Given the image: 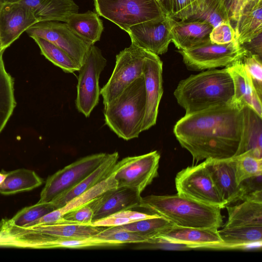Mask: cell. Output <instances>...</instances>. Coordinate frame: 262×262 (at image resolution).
Here are the masks:
<instances>
[{
    "mask_svg": "<svg viewBox=\"0 0 262 262\" xmlns=\"http://www.w3.org/2000/svg\"><path fill=\"white\" fill-rule=\"evenodd\" d=\"M243 106L233 101L185 114L173 127L181 146L197 162L236 156L244 129Z\"/></svg>",
    "mask_w": 262,
    "mask_h": 262,
    "instance_id": "1",
    "label": "cell"
},
{
    "mask_svg": "<svg viewBox=\"0 0 262 262\" xmlns=\"http://www.w3.org/2000/svg\"><path fill=\"white\" fill-rule=\"evenodd\" d=\"M173 94L187 114L232 103L234 86L226 68L210 69L182 80Z\"/></svg>",
    "mask_w": 262,
    "mask_h": 262,
    "instance_id": "2",
    "label": "cell"
},
{
    "mask_svg": "<svg viewBox=\"0 0 262 262\" xmlns=\"http://www.w3.org/2000/svg\"><path fill=\"white\" fill-rule=\"evenodd\" d=\"M139 208L163 216L179 227L218 229L223 225L221 208L200 203L177 194L142 197Z\"/></svg>",
    "mask_w": 262,
    "mask_h": 262,
    "instance_id": "3",
    "label": "cell"
},
{
    "mask_svg": "<svg viewBox=\"0 0 262 262\" xmlns=\"http://www.w3.org/2000/svg\"><path fill=\"white\" fill-rule=\"evenodd\" d=\"M146 105L143 75L104 105L105 124L125 140L138 138L142 132Z\"/></svg>",
    "mask_w": 262,
    "mask_h": 262,
    "instance_id": "4",
    "label": "cell"
},
{
    "mask_svg": "<svg viewBox=\"0 0 262 262\" xmlns=\"http://www.w3.org/2000/svg\"><path fill=\"white\" fill-rule=\"evenodd\" d=\"M101 16L127 32L132 26L161 19L168 14L159 0H94Z\"/></svg>",
    "mask_w": 262,
    "mask_h": 262,
    "instance_id": "5",
    "label": "cell"
},
{
    "mask_svg": "<svg viewBox=\"0 0 262 262\" xmlns=\"http://www.w3.org/2000/svg\"><path fill=\"white\" fill-rule=\"evenodd\" d=\"M187 69L193 71L227 67L241 60L248 51L235 40L225 44L210 40L193 48L178 50Z\"/></svg>",
    "mask_w": 262,
    "mask_h": 262,
    "instance_id": "6",
    "label": "cell"
},
{
    "mask_svg": "<svg viewBox=\"0 0 262 262\" xmlns=\"http://www.w3.org/2000/svg\"><path fill=\"white\" fill-rule=\"evenodd\" d=\"M175 185L177 194L182 197L221 209L227 206L204 162L179 171L175 178Z\"/></svg>",
    "mask_w": 262,
    "mask_h": 262,
    "instance_id": "7",
    "label": "cell"
},
{
    "mask_svg": "<svg viewBox=\"0 0 262 262\" xmlns=\"http://www.w3.org/2000/svg\"><path fill=\"white\" fill-rule=\"evenodd\" d=\"M147 50L133 43L116 56V63L107 83L100 90L105 105L116 98L138 78L143 75V69Z\"/></svg>",
    "mask_w": 262,
    "mask_h": 262,
    "instance_id": "8",
    "label": "cell"
},
{
    "mask_svg": "<svg viewBox=\"0 0 262 262\" xmlns=\"http://www.w3.org/2000/svg\"><path fill=\"white\" fill-rule=\"evenodd\" d=\"M107 154L101 152L81 158L47 178L38 203H49L68 191L96 169Z\"/></svg>",
    "mask_w": 262,
    "mask_h": 262,
    "instance_id": "9",
    "label": "cell"
},
{
    "mask_svg": "<svg viewBox=\"0 0 262 262\" xmlns=\"http://www.w3.org/2000/svg\"><path fill=\"white\" fill-rule=\"evenodd\" d=\"M160 159L159 153L155 150L117 161L111 173L117 187H128L141 193L158 176Z\"/></svg>",
    "mask_w": 262,
    "mask_h": 262,
    "instance_id": "10",
    "label": "cell"
},
{
    "mask_svg": "<svg viewBox=\"0 0 262 262\" xmlns=\"http://www.w3.org/2000/svg\"><path fill=\"white\" fill-rule=\"evenodd\" d=\"M106 65V60L100 49L91 45L86 60L78 71L75 100L77 109L85 117L90 116L98 103L100 95L99 79Z\"/></svg>",
    "mask_w": 262,
    "mask_h": 262,
    "instance_id": "11",
    "label": "cell"
},
{
    "mask_svg": "<svg viewBox=\"0 0 262 262\" xmlns=\"http://www.w3.org/2000/svg\"><path fill=\"white\" fill-rule=\"evenodd\" d=\"M26 32L30 37H41L66 52L81 67L86 60L91 44L84 41L69 28L66 23L40 21Z\"/></svg>",
    "mask_w": 262,
    "mask_h": 262,
    "instance_id": "12",
    "label": "cell"
},
{
    "mask_svg": "<svg viewBox=\"0 0 262 262\" xmlns=\"http://www.w3.org/2000/svg\"><path fill=\"white\" fill-rule=\"evenodd\" d=\"M172 20L167 14L161 19L134 25L126 32L135 45L158 55L163 54L171 42Z\"/></svg>",
    "mask_w": 262,
    "mask_h": 262,
    "instance_id": "13",
    "label": "cell"
},
{
    "mask_svg": "<svg viewBox=\"0 0 262 262\" xmlns=\"http://www.w3.org/2000/svg\"><path fill=\"white\" fill-rule=\"evenodd\" d=\"M162 70L163 62L159 56L147 51L143 69L146 105L142 132L149 129L156 123L159 106L163 93Z\"/></svg>",
    "mask_w": 262,
    "mask_h": 262,
    "instance_id": "14",
    "label": "cell"
},
{
    "mask_svg": "<svg viewBox=\"0 0 262 262\" xmlns=\"http://www.w3.org/2000/svg\"><path fill=\"white\" fill-rule=\"evenodd\" d=\"M141 198V193L130 188L110 189L87 204L93 212L92 223L123 210L139 208Z\"/></svg>",
    "mask_w": 262,
    "mask_h": 262,
    "instance_id": "15",
    "label": "cell"
},
{
    "mask_svg": "<svg viewBox=\"0 0 262 262\" xmlns=\"http://www.w3.org/2000/svg\"><path fill=\"white\" fill-rule=\"evenodd\" d=\"M38 22L33 11L20 3L0 5V40L5 50Z\"/></svg>",
    "mask_w": 262,
    "mask_h": 262,
    "instance_id": "16",
    "label": "cell"
},
{
    "mask_svg": "<svg viewBox=\"0 0 262 262\" xmlns=\"http://www.w3.org/2000/svg\"><path fill=\"white\" fill-rule=\"evenodd\" d=\"M204 162L227 206L238 200L243 201L246 194V188L242 183L238 184L236 182L232 157L224 159H207Z\"/></svg>",
    "mask_w": 262,
    "mask_h": 262,
    "instance_id": "17",
    "label": "cell"
},
{
    "mask_svg": "<svg viewBox=\"0 0 262 262\" xmlns=\"http://www.w3.org/2000/svg\"><path fill=\"white\" fill-rule=\"evenodd\" d=\"M217 229L216 228H200L174 226L155 238L170 244L184 245L189 249H207L210 246L223 243Z\"/></svg>",
    "mask_w": 262,
    "mask_h": 262,
    "instance_id": "18",
    "label": "cell"
},
{
    "mask_svg": "<svg viewBox=\"0 0 262 262\" xmlns=\"http://www.w3.org/2000/svg\"><path fill=\"white\" fill-rule=\"evenodd\" d=\"M202 21L179 20L173 19L171 28V42L178 50H187L210 40L213 29Z\"/></svg>",
    "mask_w": 262,
    "mask_h": 262,
    "instance_id": "19",
    "label": "cell"
},
{
    "mask_svg": "<svg viewBox=\"0 0 262 262\" xmlns=\"http://www.w3.org/2000/svg\"><path fill=\"white\" fill-rule=\"evenodd\" d=\"M242 60L225 67L233 83V101L241 106L248 105L262 117V98L257 94Z\"/></svg>",
    "mask_w": 262,
    "mask_h": 262,
    "instance_id": "20",
    "label": "cell"
},
{
    "mask_svg": "<svg viewBox=\"0 0 262 262\" xmlns=\"http://www.w3.org/2000/svg\"><path fill=\"white\" fill-rule=\"evenodd\" d=\"M115 187H117V183L111 173L106 179L72 199L64 206L46 214L29 224L26 227L58 223L66 213L88 204L103 192Z\"/></svg>",
    "mask_w": 262,
    "mask_h": 262,
    "instance_id": "21",
    "label": "cell"
},
{
    "mask_svg": "<svg viewBox=\"0 0 262 262\" xmlns=\"http://www.w3.org/2000/svg\"><path fill=\"white\" fill-rule=\"evenodd\" d=\"M118 159L119 154L117 151L107 154V156L103 162L89 176L77 185L59 195L51 202L54 209H58L64 206L72 199L82 194L108 178L111 174L112 171Z\"/></svg>",
    "mask_w": 262,
    "mask_h": 262,
    "instance_id": "22",
    "label": "cell"
},
{
    "mask_svg": "<svg viewBox=\"0 0 262 262\" xmlns=\"http://www.w3.org/2000/svg\"><path fill=\"white\" fill-rule=\"evenodd\" d=\"M223 243L210 246L208 249H243L253 245H261L262 226L224 227L218 230Z\"/></svg>",
    "mask_w": 262,
    "mask_h": 262,
    "instance_id": "23",
    "label": "cell"
},
{
    "mask_svg": "<svg viewBox=\"0 0 262 262\" xmlns=\"http://www.w3.org/2000/svg\"><path fill=\"white\" fill-rule=\"evenodd\" d=\"M235 40L243 45L262 31V0H252L244 8L234 28Z\"/></svg>",
    "mask_w": 262,
    "mask_h": 262,
    "instance_id": "24",
    "label": "cell"
},
{
    "mask_svg": "<svg viewBox=\"0 0 262 262\" xmlns=\"http://www.w3.org/2000/svg\"><path fill=\"white\" fill-rule=\"evenodd\" d=\"M66 23L73 33L91 45L100 40L104 29L98 14L91 11L74 14Z\"/></svg>",
    "mask_w": 262,
    "mask_h": 262,
    "instance_id": "25",
    "label": "cell"
},
{
    "mask_svg": "<svg viewBox=\"0 0 262 262\" xmlns=\"http://www.w3.org/2000/svg\"><path fill=\"white\" fill-rule=\"evenodd\" d=\"M24 228L57 238H86L96 235L107 227L79 224H50Z\"/></svg>",
    "mask_w": 262,
    "mask_h": 262,
    "instance_id": "26",
    "label": "cell"
},
{
    "mask_svg": "<svg viewBox=\"0 0 262 262\" xmlns=\"http://www.w3.org/2000/svg\"><path fill=\"white\" fill-rule=\"evenodd\" d=\"M243 111V133L236 156L251 149L262 151V117L248 105Z\"/></svg>",
    "mask_w": 262,
    "mask_h": 262,
    "instance_id": "27",
    "label": "cell"
},
{
    "mask_svg": "<svg viewBox=\"0 0 262 262\" xmlns=\"http://www.w3.org/2000/svg\"><path fill=\"white\" fill-rule=\"evenodd\" d=\"M226 208L228 219L224 227L262 226V202L245 200L240 204Z\"/></svg>",
    "mask_w": 262,
    "mask_h": 262,
    "instance_id": "28",
    "label": "cell"
},
{
    "mask_svg": "<svg viewBox=\"0 0 262 262\" xmlns=\"http://www.w3.org/2000/svg\"><path fill=\"white\" fill-rule=\"evenodd\" d=\"M42 179L33 170L20 168L7 171V177L0 185V193L10 195L32 190L40 186Z\"/></svg>",
    "mask_w": 262,
    "mask_h": 262,
    "instance_id": "29",
    "label": "cell"
},
{
    "mask_svg": "<svg viewBox=\"0 0 262 262\" xmlns=\"http://www.w3.org/2000/svg\"><path fill=\"white\" fill-rule=\"evenodd\" d=\"M79 7L74 0H43L34 12L38 20L66 23L68 18L78 13Z\"/></svg>",
    "mask_w": 262,
    "mask_h": 262,
    "instance_id": "30",
    "label": "cell"
},
{
    "mask_svg": "<svg viewBox=\"0 0 262 262\" xmlns=\"http://www.w3.org/2000/svg\"><path fill=\"white\" fill-rule=\"evenodd\" d=\"M14 80L7 71L3 56L0 57V134L16 106Z\"/></svg>",
    "mask_w": 262,
    "mask_h": 262,
    "instance_id": "31",
    "label": "cell"
},
{
    "mask_svg": "<svg viewBox=\"0 0 262 262\" xmlns=\"http://www.w3.org/2000/svg\"><path fill=\"white\" fill-rule=\"evenodd\" d=\"M232 158L238 184L249 178L261 176L262 151L251 149Z\"/></svg>",
    "mask_w": 262,
    "mask_h": 262,
    "instance_id": "32",
    "label": "cell"
},
{
    "mask_svg": "<svg viewBox=\"0 0 262 262\" xmlns=\"http://www.w3.org/2000/svg\"><path fill=\"white\" fill-rule=\"evenodd\" d=\"M186 20L205 21L213 28L230 21L223 0H198L194 14Z\"/></svg>",
    "mask_w": 262,
    "mask_h": 262,
    "instance_id": "33",
    "label": "cell"
},
{
    "mask_svg": "<svg viewBox=\"0 0 262 262\" xmlns=\"http://www.w3.org/2000/svg\"><path fill=\"white\" fill-rule=\"evenodd\" d=\"M174 226L163 216L155 214L151 217L118 226L125 230L137 233L145 237L148 241L169 230Z\"/></svg>",
    "mask_w": 262,
    "mask_h": 262,
    "instance_id": "34",
    "label": "cell"
},
{
    "mask_svg": "<svg viewBox=\"0 0 262 262\" xmlns=\"http://www.w3.org/2000/svg\"><path fill=\"white\" fill-rule=\"evenodd\" d=\"M31 38L39 47L41 54L64 72L73 73L79 70L80 66L64 50L41 37Z\"/></svg>",
    "mask_w": 262,
    "mask_h": 262,
    "instance_id": "35",
    "label": "cell"
},
{
    "mask_svg": "<svg viewBox=\"0 0 262 262\" xmlns=\"http://www.w3.org/2000/svg\"><path fill=\"white\" fill-rule=\"evenodd\" d=\"M51 203H37L19 210L11 219H3L7 224L17 227H24L31 222L54 210Z\"/></svg>",
    "mask_w": 262,
    "mask_h": 262,
    "instance_id": "36",
    "label": "cell"
},
{
    "mask_svg": "<svg viewBox=\"0 0 262 262\" xmlns=\"http://www.w3.org/2000/svg\"><path fill=\"white\" fill-rule=\"evenodd\" d=\"M94 236L100 239L115 242L121 245L125 244H139L147 241L144 236L137 233L122 229L119 226L107 227Z\"/></svg>",
    "mask_w": 262,
    "mask_h": 262,
    "instance_id": "37",
    "label": "cell"
},
{
    "mask_svg": "<svg viewBox=\"0 0 262 262\" xmlns=\"http://www.w3.org/2000/svg\"><path fill=\"white\" fill-rule=\"evenodd\" d=\"M242 61L257 94L262 98L261 57L257 55L248 52L243 58Z\"/></svg>",
    "mask_w": 262,
    "mask_h": 262,
    "instance_id": "38",
    "label": "cell"
},
{
    "mask_svg": "<svg viewBox=\"0 0 262 262\" xmlns=\"http://www.w3.org/2000/svg\"><path fill=\"white\" fill-rule=\"evenodd\" d=\"M93 212L86 204L64 214L56 224L92 225Z\"/></svg>",
    "mask_w": 262,
    "mask_h": 262,
    "instance_id": "39",
    "label": "cell"
},
{
    "mask_svg": "<svg viewBox=\"0 0 262 262\" xmlns=\"http://www.w3.org/2000/svg\"><path fill=\"white\" fill-rule=\"evenodd\" d=\"M197 1L198 0H172L169 16L174 19L188 20L195 12Z\"/></svg>",
    "mask_w": 262,
    "mask_h": 262,
    "instance_id": "40",
    "label": "cell"
},
{
    "mask_svg": "<svg viewBox=\"0 0 262 262\" xmlns=\"http://www.w3.org/2000/svg\"><path fill=\"white\" fill-rule=\"evenodd\" d=\"M211 42L225 44L235 40L234 29L231 21L223 23L213 28L209 35Z\"/></svg>",
    "mask_w": 262,
    "mask_h": 262,
    "instance_id": "41",
    "label": "cell"
},
{
    "mask_svg": "<svg viewBox=\"0 0 262 262\" xmlns=\"http://www.w3.org/2000/svg\"><path fill=\"white\" fill-rule=\"evenodd\" d=\"M229 19L236 23L242 12L250 0H223Z\"/></svg>",
    "mask_w": 262,
    "mask_h": 262,
    "instance_id": "42",
    "label": "cell"
},
{
    "mask_svg": "<svg viewBox=\"0 0 262 262\" xmlns=\"http://www.w3.org/2000/svg\"><path fill=\"white\" fill-rule=\"evenodd\" d=\"M134 222L126 217L108 216L92 223V225L98 227H111L121 226Z\"/></svg>",
    "mask_w": 262,
    "mask_h": 262,
    "instance_id": "43",
    "label": "cell"
},
{
    "mask_svg": "<svg viewBox=\"0 0 262 262\" xmlns=\"http://www.w3.org/2000/svg\"><path fill=\"white\" fill-rule=\"evenodd\" d=\"M155 214H149L143 212L132 210H125L114 214L110 216L126 217L133 221L151 217Z\"/></svg>",
    "mask_w": 262,
    "mask_h": 262,
    "instance_id": "44",
    "label": "cell"
},
{
    "mask_svg": "<svg viewBox=\"0 0 262 262\" xmlns=\"http://www.w3.org/2000/svg\"><path fill=\"white\" fill-rule=\"evenodd\" d=\"M43 1V0H23L19 3L30 8L34 13Z\"/></svg>",
    "mask_w": 262,
    "mask_h": 262,
    "instance_id": "45",
    "label": "cell"
},
{
    "mask_svg": "<svg viewBox=\"0 0 262 262\" xmlns=\"http://www.w3.org/2000/svg\"><path fill=\"white\" fill-rule=\"evenodd\" d=\"M159 1L164 10L169 15L171 11L172 0H159Z\"/></svg>",
    "mask_w": 262,
    "mask_h": 262,
    "instance_id": "46",
    "label": "cell"
},
{
    "mask_svg": "<svg viewBox=\"0 0 262 262\" xmlns=\"http://www.w3.org/2000/svg\"><path fill=\"white\" fill-rule=\"evenodd\" d=\"M7 175V171L2 170L0 172V185L4 182Z\"/></svg>",
    "mask_w": 262,
    "mask_h": 262,
    "instance_id": "47",
    "label": "cell"
},
{
    "mask_svg": "<svg viewBox=\"0 0 262 262\" xmlns=\"http://www.w3.org/2000/svg\"><path fill=\"white\" fill-rule=\"evenodd\" d=\"M23 0H0L1 4H13V3H19Z\"/></svg>",
    "mask_w": 262,
    "mask_h": 262,
    "instance_id": "48",
    "label": "cell"
},
{
    "mask_svg": "<svg viewBox=\"0 0 262 262\" xmlns=\"http://www.w3.org/2000/svg\"><path fill=\"white\" fill-rule=\"evenodd\" d=\"M5 50L2 47V45L0 40V57L3 56Z\"/></svg>",
    "mask_w": 262,
    "mask_h": 262,
    "instance_id": "49",
    "label": "cell"
},
{
    "mask_svg": "<svg viewBox=\"0 0 262 262\" xmlns=\"http://www.w3.org/2000/svg\"><path fill=\"white\" fill-rule=\"evenodd\" d=\"M250 1H252V0H250Z\"/></svg>",
    "mask_w": 262,
    "mask_h": 262,
    "instance_id": "50",
    "label": "cell"
},
{
    "mask_svg": "<svg viewBox=\"0 0 262 262\" xmlns=\"http://www.w3.org/2000/svg\"><path fill=\"white\" fill-rule=\"evenodd\" d=\"M0 5H1V4H0Z\"/></svg>",
    "mask_w": 262,
    "mask_h": 262,
    "instance_id": "51",
    "label": "cell"
},
{
    "mask_svg": "<svg viewBox=\"0 0 262 262\" xmlns=\"http://www.w3.org/2000/svg\"><path fill=\"white\" fill-rule=\"evenodd\" d=\"M160 2V1H159Z\"/></svg>",
    "mask_w": 262,
    "mask_h": 262,
    "instance_id": "52",
    "label": "cell"
}]
</instances>
